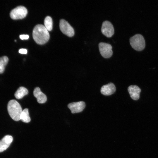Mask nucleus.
Listing matches in <instances>:
<instances>
[{
    "label": "nucleus",
    "mask_w": 158,
    "mask_h": 158,
    "mask_svg": "<svg viewBox=\"0 0 158 158\" xmlns=\"http://www.w3.org/2000/svg\"><path fill=\"white\" fill-rule=\"evenodd\" d=\"M32 37L35 42L39 44H43L49 40L50 35L48 31L42 25L38 24L34 28Z\"/></svg>",
    "instance_id": "nucleus-1"
},
{
    "label": "nucleus",
    "mask_w": 158,
    "mask_h": 158,
    "mask_svg": "<svg viewBox=\"0 0 158 158\" xmlns=\"http://www.w3.org/2000/svg\"><path fill=\"white\" fill-rule=\"evenodd\" d=\"M8 113L11 117L16 121L20 120V117L22 110L20 104L15 100L10 101L7 105Z\"/></svg>",
    "instance_id": "nucleus-2"
},
{
    "label": "nucleus",
    "mask_w": 158,
    "mask_h": 158,
    "mask_svg": "<svg viewBox=\"0 0 158 158\" xmlns=\"http://www.w3.org/2000/svg\"><path fill=\"white\" fill-rule=\"evenodd\" d=\"M130 43L131 47L135 50L141 51L145 47V43L144 38L141 34H136L130 39Z\"/></svg>",
    "instance_id": "nucleus-3"
},
{
    "label": "nucleus",
    "mask_w": 158,
    "mask_h": 158,
    "mask_svg": "<svg viewBox=\"0 0 158 158\" xmlns=\"http://www.w3.org/2000/svg\"><path fill=\"white\" fill-rule=\"evenodd\" d=\"M27 13V10L25 7L19 6L11 11L10 15L12 19L16 20L24 18Z\"/></svg>",
    "instance_id": "nucleus-4"
},
{
    "label": "nucleus",
    "mask_w": 158,
    "mask_h": 158,
    "mask_svg": "<svg viewBox=\"0 0 158 158\" xmlns=\"http://www.w3.org/2000/svg\"><path fill=\"white\" fill-rule=\"evenodd\" d=\"M99 48L101 55L105 58H108L112 55V47L110 44L101 42L99 44Z\"/></svg>",
    "instance_id": "nucleus-5"
},
{
    "label": "nucleus",
    "mask_w": 158,
    "mask_h": 158,
    "mask_svg": "<svg viewBox=\"0 0 158 158\" xmlns=\"http://www.w3.org/2000/svg\"><path fill=\"white\" fill-rule=\"evenodd\" d=\"M59 28L62 32L68 37H72L74 35V31L73 27L64 19L60 20Z\"/></svg>",
    "instance_id": "nucleus-6"
},
{
    "label": "nucleus",
    "mask_w": 158,
    "mask_h": 158,
    "mask_svg": "<svg viewBox=\"0 0 158 158\" xmlns=\"http://www.w3.org/2000/svg\"><path fill=\"white\" fill-rule=\"evenodd\" d=\"M101 30L102 33L107 37H111L114 33V29L112 24L107 20L103 22Z\"/></svg>",
    "instance_id": "nucleus-7"
},
{
    "label": "nucleus",
    "mask_w": 158,
    "mask_h": 158,
    "mask_svg": "<svg viewBox=\"0 0 158 158\" xmlns=\"http://www.w3.org/2000/svg\"><path fill=\"white\" fill-rule=\"evenodd\" d=\"M85 106V103L83 101L73 102L69 103L68 105V107L71 110L72 114L82 111Z\"/></svg>",
    "instance_id": "nucleus-8"
},
{
    "label": "nucleus",
    "mask_w": 158,
    "mask_h": 158,
    "mask_svg": "<svg viewBox=\"0 0 158 158\" xmlns=\"http://www.w3.org/2000/svg\"><path fill=\"white\" fill-rule=\"evenodd\" d=\"M116 90V88L114 85L110 83L107 85L103 86L101 89V93L106 96L110 95L113 94Z\"/></svg>",
    "instance_id": "nucleus-9"
},
{
    "label": "nucleus",
    "mask_w": 158,
    "mask_h": 158,
    "mask_svg": "<svg viewBox=\"0 0 158 158\" xmlns=\"http://www.w3.org/2000/svg\"><path fill=\"white\" fill-rule=\"evenodd\" d=\"M13 140L12 137L7 135L0 140V152L6 150L10 146Z\"/></svg>",
    "instance_id": "nucleus-10"
},
{
    "label": "nucleus",
    "mask_w": 158,
    "mask_h": 158,
    "mask_svg": "<svg viewBox=\"0 0 158 158\" xmlns=\"http://www.w3.org/2000/svg\"><path fill=\"white\" fill-rule=\"evenodd\" d=\"M128 90L130 96L132 99L135 100L139 99L141 90L138 86L135 85H131L128 87Z\"/></svg>",
    "instance_id": "nucleus-11"
},
{
    "label": "nucleus",
    "mask_w": 158,
    "mask_h": 158,
    "mask_svg": "<svg viewBox=\"0 0 158 158\" xmlns=\"http://www.w3.org/2000/svg\"><path fill=\"white\" fill-rule=\"evenodd\" d=\"M34 97L37 98V102L40 104L44 103L47 100V97L38 87L35 88L33 92Z\"/></svg>",
    "instance_id": "nucleus-12"
},
{
    "label": "nucleus",
    "mask_w": 158,
    "mask_h": 158,
    "mask_svg": "<svg viewBox=\"0 0 158 158\" xmlns=\"http://www.w3.org/2000/svg\"><path fill=\"white\" fill-rule=\"evenodd\" d=\"M28 93V90L27 88L23 87H20L16 91L14 95L16 99H20L27 95Z\"/></svg>",
    "instance_id": "nucleus-13"
},
{
    "label": "nucleus",
    "mask_w": 158,
    "mask_h": 158,
    "mask_svg": "<svg viewBox=\"0 0 158 158\" xmlns=\"http://www.w3.org/2000/svg\"><path fill=\"white\" fill-rule=\"evenodd\" d=\"M20 120L25 123L30 122L31 120L29 116L28 110L27 108L23 109L21 114Z\"/></svg>",
    "instance_id": "nucleus-14"
},
{
    "label": "nucleus",
    "mask_w": 158,
    "mask_h": 158,
    "mask_svg": "<svg viewBox=\"0 0 158 158\" xmlns=\"http://www.w3.org/2000/svg\"><path fill=\"white\" fill-rule=\"evenodd\" d=\"M44 27L48 31L52 30L53 28L52 19L49 16H47L45 18L44 21Z\"/></svg>",
    "instance_id": "nucleus-15"
},
{
    "label": "nucleus",
    "mask_w": 158,
    "mask_h": 158,
    "mask_svg": "<svg viewBox=\"0 0 158 158\" xmlns=\"http://www.w3.org/2000/svg\"><path fill=\"white\" fill-rule=\"evenodd\" d=\"M8 61V57L6 56H2L0 58V74L4 72L5 67Z\"/></svg>",
    "instance_id": "nucleus-16"
},
{
    "label": "nucleus",
    "mask_w": 158,
    "mask_h": 158,
    "mask_svg": "<svg viewBox=\"0 0 158 158\" xmlns=\"http://www.w3.org/2000/svg\"><path fill=\"white\" fill-rule=\"evenodd\" d=\"M20 38L22 40H27L29 38V36L27 35H20Z\"/></svg>",
    "instance_id": "nucleus-17"
},
{
    "label": "nucleus",
    "mask_w": 158,
    "mask_h": 158,
    "mask_svg": "<svg viewBox=\"0 0 158 158\" xmlns=\"http://www.w3.org/2000/svg\"><path fill=\"white\" fill-rule=\"evenodd\" d=\"M19 52L21 54H26L27 53V50L25 49H21L19 50Z\"/></svg>",
    "instance_id": "nucleus-18"
}]
</instances>
